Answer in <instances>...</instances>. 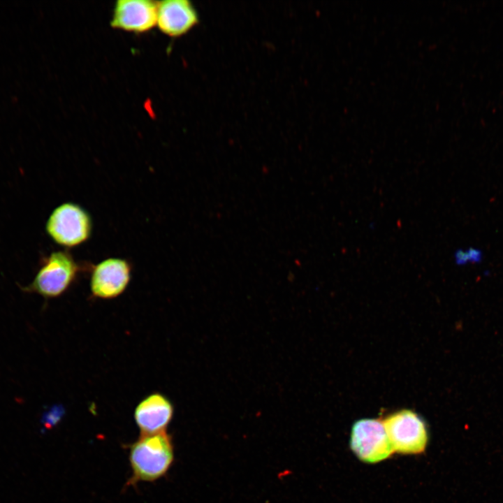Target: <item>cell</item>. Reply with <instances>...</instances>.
I'll return each mask as SVG.
<instances>
[{
	"label": "cell",
	"mask_w": 503,
	"mask_h": 503,
	"mask_svg": "<svg viewBox=\"0 0 503 503\" xmlns=\"http://www.w3.org/2000/svg\"><path fill=\"white\" fill-rule=\"evenodd\" d=\"M91 264L79 263L68 251H54L42 258L39 268L32 282L20 289L27 293H36L45 299L58 298L64 294L75 282L83 270Z\"/></svg>",
	"instance_id": "cell-1"
},
{
	"label": "cell",
	"mask_w": 503,
	"mask_h": 503,
	"mask_svg": "<svg viewBox=\"0 0 503 503\" xmlns=\"http://www.w3.org/2000/svg\"><path fill=\"white\" fill-rule=\"evenodd\" d=\"M174 460L171 437L166 431L140 435L129 447L132 476L128 484L153 481L166 474Z\"/></svg>",
	"instance_id": "cell-2"
},
{
	"label": "cell",
	"mask_w": 503,
	"mask_h": 503,
	"mask_svg": "<svg viewBox=\"0 0 503 503\" xmlns=\"http://www.w3.org/2000/svg\"><path fill=\"white\" fill-rule=\"evenodd\" d=\"M94 223L90 213L75 202H64L50 213L45 231L57 245L68 249L80 246L92 237Z\"/></svg>",
	"instance_id": "cell-3"
},
{
	"label": "cell",
	"mask_w": 503,
	"mask_h": 503,
	"mask_svg": "<svg viewBox=\"0 0 503 503\" xmlns=\"http://www.w3.org/2000/svg\"><path fill=\"white\" fill-rule=\"evenodd\" d=\"M394 452L416 455L425 451L428 431L424 419L413 410L403 409L381 420Z\"/></svg>",
	"instance_id": "cell-4"
},
{
	"label": "cell",
	"mask_w": 503,
	"mask_h": 503,
	"mask_svg": "<svg viewBox=\"0 0 503 503\" xmlns=\"http://www.w3.org/2000/svg\"><path fill=\"white\" fill-rule=\"evenodd\" d=\"M350 447L358 459L377 463L388 458L393 453L383 423L376 418H361L352 425Z\"/></svg>",
	"instance_id": "cell-5"
},
{
	"label": "cell",
	"mask_w": 503,
	"mask_h": 503,
	"mask_svg": "<svg viewBox=\"0 0 503 503\" xmlns=\"http://www.w3.org/2000/svg\"><path fill=\"white\" fill-rule=\"evenodd\" d=\"M132 265L126 258L109 257L91 264L89 288L94 298L109 300L122 295L132 276Z\"/></svg>",
	"instance_id": "cell-6"
},
{
	"label": "cell",
	"mask_w": 503,
	"mask_h": 503,
	"mask_svg": "<svg viewBox=\"0 0 503 503\" xmlns=\"http://www.w3.org/2000/svg\"><path fill=\"white\" fill-rule=\"evenodd\" d=\"M157 1L118 0L115 3L110 22L113 29L143 34L156 27Z\"/></svg>",
	"instance_id": "cell-7"
},
{
	"label": "cell",
	"mask_w": 503,
	"mask_h": 503,
	"mask_svg": "<svg viewBox=\"0 0 503 503\" xmlns=\"http://www.w3.org/2000/svg\"><path fill=\"white\" fill-rule=\"evenodd\" d=\"M199 22L198 12L191 1H157L156 27L169 37L178 38L187 34Z\"/></svg>",
	"instance_id": "cell-8"
},
{
	"label": "cell",
	"mask_w": 503,
	"mask_h": 503,
	"mask_svg": "<svg viewBox=\"0 0 503 503\" xmlns=\"http://www.w3.org/2000/svg\"><path fill=\"white\" fill-rule=\"evenodd\" d=\"M173 416L171 402L160 393H153L145 397L134 411V419L140 435L166 431Z\"/></svg>",
	"instance_id": "cell-9"
},
{
	"label": "cell",
	"mask_w": 503,
	"mask_h": 503,
	"mask_svg": "<svg viewBox=\"0 0 503 503\" xmlns=\"http://www.w3.org/2000/svg\"><path fill=\"white\" fill-rule=\"evenodd\" d=\"M61 414V410L59 408H52L48 412L45 413L43 417V423L46 428H50L55 424L59 420Z\"/></svg>",
	"instance_id": "cell-10"
},
{
	"label": "cell",
	"mask_w": 503,
	"mask_h": 503,
	"mask_svg": "<svg viewBox=\"0 0 503 503\" xmlns=\"http://www.w3.org/2000/svg\"><path fill=\"white\" fill-rule=\"evenodd\" d=\"M468 261L471 263H479L483 258V252L478 248L470 247L466 249Z\"/></svg>",
	"instance_id": "cell-11"
},
{
	"label": "cell",
	"mask_w": 503,
	"mask_h": 503,
	"mask_svg": "<svg viewBox=\"0 0 503 503\" xmlns=\"http://www.w3.org/2000/svg\"><path fill=\"white\" fill-rule=\"evenodd\" d=\"M453 258L458 265H465L469 263L466 249H457L453 254Z\"/></svg>",
	"instance_id": "cell-12"
}]
</instances>
